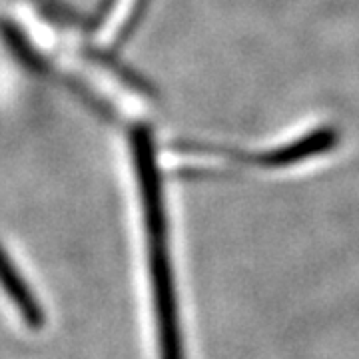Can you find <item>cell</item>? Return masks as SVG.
Returning <instances> with one entry per match:
<instances>
[{
  "label": "cell",
  "mask_w": 359,
  "mask_h": 359,
  "mask_svg": "<svg viewBox=\"0 0 359 359\" xmlns=\"http://www.w3.org/2000/svg\"><path fill=\"white\" fill-rule=\"evenodd\" d=\"M132 142L136 152L142 205H144V226H146V242H148L160 359H184L178 321V299H176V285H174L172 264H170V248H168L166 212H164L160 176L154 162V150L148 132L144 130H140Z\"/></svg>",
  "instance_id": "1"
},
{
  "label": "cell",
  "mask_w": 359,
  "mask_h": 359,
  "mask_svg": "<svg viewBox=\"0 0 359 359\" xmlns=\"http://www.w3.org/2000/svg\"><path fill=\"white\" fill-rule=\"evenodd\" d=\"M0 287L11 297L13 306L20 313V318L28 327H32V330L42 327V323H44L42 308L36 304V299L30 294L28 285L18 276V269L11 264V259L6 257L2 250H0Z\"/></svg>",
  "instance_id": "2"
}]
</instances>
